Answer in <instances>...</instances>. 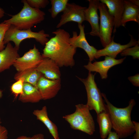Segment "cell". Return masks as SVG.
Instances as JSON below:
<instances>
[{
	"label": "cell",
	"instance_id": "cell-1",
	"mask_svg": "<svg viewBox=\"0 0 139 139\" xmlns=\"http://www.w3.org/2000/svg\"><path fill=\"white\" fill-rule=\"evenodd\" d=\"M55 34L45 44L42 56L54 61L59 67H72L75 64L74 58L76 51L69 43V33L64 30L58 29L52 32Z\"/></svg>",
	"mask_w": 139,
	"mask_h": 139
},
{
	"label": "cell",
	"instance_id": "cell-2",
	"mask_svg": "<svg viewBox=\"0 0 139 139\" xmlns=\"http://www.w3.org/2000/svg\"><path fill=\"white\" fill-rule=\"evenodd\" d=\"M101 95L106 103L105 107L110 118L112 128L119 138H125L131 135L135 132L131 118V112L136 104L135 100L131 99L128 105L126 107L118 108L109 101L105 93H102Z\"/></svg>",
	"mask_w": 139,
	"mask_h": 139
},
{
	"label": "cell",
	"instance_id": "cell-3",
	"mask_svg": "<svg viewBox=\"0 0 139 139\" xmlns=\"http://www.w3.org/2000/svg\"><path fill=\"white\" fill-rule=\"evenodd\" d=\"M21 2L23 5L20 11L15 15H11V18L5 20L3 23L13 25L19 29L25 30L31 29L34 25L44 20L45 13L44 12L31 7L26 0Z\"/></svg>",
	"mask_w": 139,
	"mask_h": 139
},
{
	"label": "cell",
	"instance_id": "cell-4",
	"mask_svg": "<svg viewBox=\"0 0 139 139\" xmlns=\"http://www.w3.org/2000/svg\"><path fill=\"white\" fill-rule=\"evenodd\" d=\"M75 106L74 112L64 116L63 118L72 129L80 131L89 135L93 134L95 131V123L88 106L83 104Z\"/></svg>",
	"mask_w": 139,
	"mask_h": 139
},
{
	"label": "cell",
	"instance_id": "cell-5",
	"mask_svg": "<svg viewBox=\"0 0 139 139\" xmlns=\"http://www.w3.org/2000/svg\"><path fill=\"white\" fill-rule=\"evenodd\" d=\"M49 37V34L45 33L43 30L35 32L32 31L31 29H19L11 25L5 33L3 41L4 45L10 41L13 42L15 47L19 50L21 42L25 39H34L37 41L44 45L49 41L48 37Z\"/></svg>",
	"mask_w": 139,
	"mask_h": 139
},
{
	"label": "cell",
	"instance_id": "cell-6",
	"mask_svg": "<svg viewBox=\"0 0 139 139\" xmlns=\"http://www.w3.org/2000/svg\"><path fill=\"white\" fill-rule=\"evenodd\" d=\"M95 74H93L91 72H89L88 75L86 78L77 77L85 86L87 97L86 105L90 110H95L97 115L107 111L101 93L95 81Z\"/></svg>",
	"mask_w": 139,
	"mask_h": 139
},
{
	"label": "cell",
	"instance_id": "cell-7",
	"mask_svg": "<svg viewBox=\"0 0 139 139\" xmlns=\"http://www.w3.org/2000/svg\"><path fill=\"white\" fill-rule=\"evenodd\" d=\"M98 9L100 14L99 37L101 43L104 48L113 38L111 35L114 26V19L105 4L100 3Z\"/></svg>",
	"mask_w": 139,
	"mask_h": 139
},
{
	"label": "cell",
	"instance_id": "cell-8",
	"mask_svg": "<svg viewBox=\"0 0 139 139\" xmlns=\"http://www.w3.org/2000/svg\"><path fill=\"white\" fill-rule=\"evenodd\" d=\"M43 59L35 45L21 57L18 58L13 65L18 72L36 68Z\"/></svg>",
	"mask_w": 139,
	"mask_h": 139
},
{
	"label": "cell",
	"instance_id": "cell-9",
	"mask_svg": "<svg viewBox=\"0 0 139 139\" xmlns=\"http://www.w3.org/2000/svg\"><path fill=\"white\" fill-rule=\"evenodd\" d=\"M87 7L82 6L74 3L67 4L61 15L59 22L56 26L59 28L66 23L70 22H77L82 24L85 20L84 11Z\"/></svg>",
	"mask_w": 139,
	"mask_h": 139
},
{
	"label": "cell",
	"instance_id": "cell-10",
	"mask_svg": "<svg viewBox=\"0 0 139 139\" xmlns=\"http://www.w3.org/2000/svg\"><path fill=\"white\" fill-rule=\"evenodd\" d=\"M80 30L79 35L76 31L73 32V36L69 39L70 44L75 48H80L83 49L87 54L90 62H91L95 58L97 50L94 47L90 45L86 39L84 32V25L78 24Z\"/></svg>",
	"mask_w": 139,
	"mask_h": 139
},
{
	"label": "cell",
	"instance_id": "cell-11",
	"mask_svg": "<svg viewBox=\"0 0 139 139\" xmlns=\"http://www.w3.org/2000/svg\"><path fill=\"white\" fill-rule=\"evenodd\" d=\"M60 78L51 80L45 77L43 75L40 78L37 88L44 100L52 98L57 95L61 88Z\"/></svg>",
	"mask_w": 139,
	"mask_h": 139
},
{
	"label": "cell",
	"instance_id": "cell-12",
	"mask_svg": "<svg viewBox=\"0 0 139 139\" xmlns=\"http://www.w3.org/2000/svg\"><path fill=\"white\" fill-rule=\"evenodd\" d=\"M126 57L117 59L108 56H105L104 60L95 61L92 63L89 61L88 64L84 65V67L89 72H96L99 73L102 79H105L108 77V72L112 67L121 63Z\"/></svg>",
	"mask_w": 139,
	"mask_h": 139
},
{
	"label": "cell",
	"instance_id": "cell-13",
	"mask_svg": "<svg viewBox=\"0 0 139 139\" xmlns=\"http://www.w3.org/2000/svg\"><path fill=\"white\" fill-rule=\"evenodd\" d=\"M89 6L85 10L84 16L85 20L88 21L91 27L90 35L99 37V19L98 10L100 3L98 0H88Z\"/></svg>",
	"mask_w": 139,
	"mask_h": 139
},
{
	"label": "cell",
	"instance_id": "cell-14",
	"mask_svg": "<svg viewBox=\"0 0 139 139\" xmlns=\"http://www.w3.org/2000/svg\"><path fill=\"white\" fill-rule=\"evenodd\" d=\"M131 37L130 42L127 44L122 45L119 43L115 42L113 38L107 45L103 49L97 50L95 57V58L98 59L102 56H108L115 58L117 55L126 48L135 46L139 42L134 39L133 36Z\"/></svg>",
	"mask_w": 139,
	"mask_h": 139
},
{
	"label": "cell",
	"instance_id": "cell-15",
	"mask_svg": "<svg viewBox=\"0 0 139 139\" xmlns=\"http://www.w3.org/2000/svg\"><path fill=\"white\" fill-rule=\"evenodd\" d=\"M36 68L47 79L54 80L60 78L61 74L59 67L50 59L43 58Z\"/></svg>",
	"mask_w": 139,
	"mask_h": 139
},
{
	"label": "cell",
	"instance_id": "cell-16",
	"mask_svg": "<svg viewBox=\"0 0 139 139\" xmlns=\"http://www.w3.org/2000/svg\"><path fill=\"white\" fill-rule=\"evenodd\" d=\"M18 50L9 42L4 50L0 51V73L9 68L20 57Z\"/></svg>",
	"mask_w": 139,
	"mask_h": 139
},
{
	"label": "cell",
	"instance_id": "cell-17",
	"mask_svg": "<svg viewBox=\"0 0 139 139\" xmlns=\"http://www.w3.org/2000/svg\"><path fill=\"white\" fill-rule=\"evenodd\" d=\"M101 3L105 4L110 13L113 16L114 26L113 32L121 26V17L124 10V0H100Z\"/></svg>",
	"mask_w": 139,
	"mask_h": 139
},
{
	"label": "cell",
	"instance_id": "cell-18",
	"mask_svg": "<svg viewBox=\"0 0 139 139\" xmlns=\"http://www.w3.org/2000/svg\"><path fill=\"white\" fill-rule=\"evenodd\" d=\"M131 21L139 23V7L129 0H124V10L121 26L124 27L126 22Z\"/></svg>",
	"mask_w": 139,
	"mask_h": 139
},
{
	"label": "cell",
	"instance_id": "cell-19",
	"mask_svg": "<svg viewBox=\"0 0 139 139\" xmlns=\"http://www.w3.org/2000/svg\"><path fill=\"white\" fill-rule=\"evenodd\" d=\"M33 114L37 119L42 122L46 126L54 139H59L57 127L49 118L46 106H43L40 110H34Z\"/></svg>",
	"mask_w": 139,
	"mask_h": 139
},
{
	"label": "cell",
	"instance_id": "cell-20",
	"mask_svg": "<svg viewBox=\"0 0 139 139\" xmlns=\"http://www.w3.org/2000/svg\"><path fill=\"white\" fill-rule=\"evenodd\" d=\"M42 99L41 95L37 87L30 84L24 83L23 93L19 97L20 101L23 103H35Z\"/></svg>",
	"mask_w": 139,
	"mask_h": 139
},
{
	"label": "cell",
	"instance_id": "cell-21",
	"mask_svg": "<svg viewBox=\"0 0 139 139\" xmlns=\"http://www.w3.org/2000/svg\"><path fill=\"white\" fill-rule=\"evenodd\" d=\"M42 75L36 68L18 72L15 75L14 78L17 81L20 78H22L24 80V83L30 84L37 87L38 82Z\"/></svg>",
	"mask_w": 139,
	"mask_h": 139
},
{
	"label": "cell",
	"instance_id": "cell-22",
	"mask_svg": "<svg viewBox=\"0 0 139 139\" xmlns=\"http://www.w3.org/2000/svg\"><path fill=\"white\" fill-rule=\"evenodd\" d=\"M97 116L101 137L102 139H105L111 131L112 128L110 118L107 111L103 112L97 114Z\"/></svg>",
	"mask_w": 139,
	"mask_h": 139
},
{
	"label": "cell",
	"instance_id": "cell-23",
	"mask_svg": "<svg viewBox=\"0 0 139 139\" xmlns=\"http://www.w3.org/2000/svg\"><path fill=\"white\" fill-rule=\"evenodd\" d=\"M51 7L49 9L53 18H55L58 14L63 12L65 9L68 2V0H50Z\"/></svg>",
	"mask_w": 139,
	"mask_h": 139
},
{
	"label": "cell",
	"instance_id": "cell-24",
	"mask_svg": "<svg viewBox=\"0 0 139 139\" xmlns=\"http://www.w3.org/2000/svg\"><path fill=\"white\" fill-rule=\"evenodd\" d=\"M24 79L20 78L13 83L11 86V90L15 97L21 95L23 92Z\"/></svg>",
	"mask_w": 139,
	"mask_h": 139
},
{
	"label": "cell",
	"instance_id": "cell-25",
	"mask_svg": "<svg viewBox=\"0 0 139 139\" xmlns=\"http://www.w3.org/2000/svg\"><path fill=\"white\" fill-rule=\"evenodd\" d=\"M121 56H132L134 59H139V42L133 47L127 48L120 53Z\"/></svg>",
	"mask_w": 139,
	"mask_h": 139
},
{
	"label": "cell",
	"instance_id": "cell-26",
	"mask_svg": "<svg viewBox=\"0 0 139 139\" xmlns=\"http://www.w3.org/2000/svg\"><path fill=\"white\" fill-rule=\"evenodd\" d=\"M31 7L40 9L45 8L49 3L48 0H26Z\"/></svg>",
	"mask_w": 139,
	"mask_h": 139
},
{
	"label": "cell",
	"instance_id": "cell-27",
	"mask_svg": "<svg viewBox=\"0 0 139 139\" xmlns=\"http://www.w3.org/2000/svg\"><path fill=\"white\" fill-rule=\"evenodd\" d=\"M11 25L3 22L0 23V51L4 50L5 48L3 42V39L6 32Z\"/></svg>",
	"mask_w": 139,
	"mask_h": 139
},
{
	"label": "cell",
	"instance_id": "cell-28",
	"mask_svg": "<svg viewBox=\"0 0 139 139\" xmlns=\"http://www.w3.org/2000/svg\"><path fill=\"white\" fill-rule=\"evenodd\" d=\"M128 79L134 86L137 87L139 86V74L129 76L128 77Z\"/></svg>",
	"mask_w": 139,
	"mask_h": 139
},
{
	"label": "cell",
	"instance_id": "cell-29",
	"mask_svg": "<svg viewBox=\"0 0 139 139\" xmlns=\"http://www.w3.org/2000/svg\"><path fill=\"white\" fill-rule=\"evenodd\" d=\"M8 132L5 127L0 125V139H7Z\"/></svg>",
	"mask_w": 139,
	"mask_h": 139
},
{
	"label": "cell",
	"instance_id": "cell-30",
	"mask_svg": "<svg viewBox=\"0 0 139 139\" xmlns=\"http://www.w3.org/2000/svg\"><path fill=\"white\" fill-rule=\"evenodd\" d=\"M135 131L134 136V139H139V123L136 121H132Z\"/></svg>",
	"mask_w": 139,
	"mask_h": 139
},
{
	"label": "cell",
	"instance_id": "cell-31",
	"mask_svg": "<svg viewBox=\"0 0 139 139\" xmlns=\"http://www.w3.org/2000/svg\"><path fill=\"white\" fill-rule=\"evenodd\" d=\"M107 139H119V138L117 133L111 131L108 135Z\"/></svg>",
	"mask_w": 139,
	"mask_h": 139
},
{
	"label": "cell",
	"instance_id": "cell-32",
	"mask_svg": "<svg viewBox=\"0 0 139 139\" xmlns=\"http://www.w3.org/2000/svg\"><path fill=\"white\" fill-rule=\"evenodd\" d=\"M31 139H44V136L42 134H37L31 137Z\"/></svg>",
	"mask_w": 139,
	"mask_h": 139
},
{
	"label": "cell",
	"instance_id": "cell-33",
	"mask_svg": "<svg viewBox=\"0 0 139 139\" xmlns=\"http://www.w3.org/2000/svg\"><path fill=\"white\" fill-rule=\"evenodd\" d=\"M31 137H27L25 136H19L16 139H31Z\"/></svg>",
	"mask_w": 139,
	"mask_h": 139
},
{
	"label": "cell",
	"instance_id": "cell-34",
	"mask_svg": "<svg viewBox=\"0 0 139 139\" xmlns=\"http://www.w3.org/2000/svg\"><path fill=\"white\" fill-rule=\"evenodd\" d=\"M5 11L4 10L0 7V19L2 18L4 15Z\"/></svg>",
	"mask_w": 139,
	"mask_h": 139
},
{
	"label": "cell",
	"instance_id": "cell-35",
	"mask_svg": "<svg viewBox=\"0 0 139 139\" xmlns=\"http://www.w3.org/2000/svg\"><path fill=\"white\" fill-rule=\"evenodd\" d=\"M131 2L139 6V1L138 0H130Z\"/></svg>",
	"mask_w": 139,
	"mask_h": 139
},
{
	"label": "cell",
	"instance_id": "cell-36",
	"mask_svg": "<svg viewBox=\"0 0 139 139\" xmlns=\"http://www.w3.org/2000/svg\"><path fill=\"white\" fill-rule=\"evenodd\" d=\"M3 95V91L0 90V98H1Z\"/></svg>",
	"mask_w": 139,
	"mask_h": 139
},
{
	"label": "cell",
	"instance_id": "cell-37",
	"mask_svg": "<svg viewBox=\"0 0 139 139\" xmlns=\"http://www.w3.org/2000/svg\"><path fill=\"white\" fill-rule=\"evenodd\" d=\"M1 119L0 118V125H1Z\"/></svg>",
	"mask_w": 139,
	"mask_h": 139
}]
</instances>
